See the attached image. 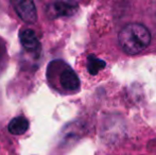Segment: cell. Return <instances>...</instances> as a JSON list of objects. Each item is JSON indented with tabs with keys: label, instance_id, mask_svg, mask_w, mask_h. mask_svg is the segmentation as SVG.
I'll list each match as a JSON object with an SVG mask.
<instances>
[{
	"label": "cell",
	"instance_id": "cell-2",
	"mask_svg": "<svg viewBox=\"0 0 156 155\" xmlns=\"http://www.w3.org/2000/svg\"><path fill=\"white\" fill-rule=\"evenodd\" d=\"M15 12L19 18L27 23H34L37 20V11L33 0H12Z\"/></svg>",
	"mask_w": 156,
	"mask_h": 155
},
{
	"label": "cell",
	"instance_id": "cell-4",
	"mask_svg": "<svg viewBox=\"0 0 156 155\" xmlns=\"http://www.w3.org/2000/svg\"><path fill=\"white\" fill-rule=\"evenodd\" d=\"M78 10V4L74 1L68 0V1H58L50 5V14L54 17L62 16H71Z\"/></svg>",
	"mask_w": 156,
	"mask_h": 155
},
{
	"label": "cell",
	"instance_id": "cell-3",
	"mask_svg": "<svg viewBox=\"0 0 156 155\" xmlns=\"http://www.w3.org/2000/svg\"><path fill=\"white\" fill-rule=\"evenodd\" d=\"M60 84L63 89L69 93H74L80 88V79L78 75L70 68L69 66L65 65L60 73Z\"/></svg>",
	"mask_w": 156,
	"mask_h": 155
},
{
	"label": "cell",
	"instance_id": "cell-6",
	"mask_svg": "<svg viewBox=\"0 0 156 155\" xmlns=\"http://www.w3.org/2000/svg\"><path fill=\"white\" fill-rule=\"evenodd\" d=\"M8 130L13 135H23L29 130V121L26 117H15L9 122Z\"/></svg>",
	"mask_w": 156,
	"mask_h": 155
},
{
	"label": "cell",
	"instance_id": "cell-1",
	"mask_svg": "<svg viewBox=\"0 0 156 155\" xmlns=\"http://www.w3.org/2000/svg\"><path fill=\"white\" fill-rule=\"evenodd\" d=\"M118 41L125 53L135 55L148 48L151 43V33L141 23H129L120 31Z\"/></svg>",
	"mask_w": 156,
	"mask_h": 155
},
{
	"label": "cell",
	"instance_id": "cell-5",
	"mask_svg": "<svg viewBox=\"0 0 156 155\" xmlns=\"http://www.w3.org/2000/svg\"><path fill=\"white\" fill-rule=\"evenodd\" d=\"M19 41L27 51H36L39 49V41L35 32L31 29H23L19 33Z\"/></svg>",
	"mask_w": 156,
	"mask_h": 155
},
{
	"label": "cell",
	"instance_id": "cell-7",
	"mask_svg": "<svg viewBox=\"0 0 156 155\" xmlns=\"http://www.w3.org/2000/svg\"><path fill=\"white\" fill-rule=\"evenodd\" d=\"M105 62L100 58H96L94 55H89L87 58V69L90 75H97L100 70H102L105 67Z\"/></svg>",
	"mask_w": 156,
	"mask_h": 155
}]
</instances>
